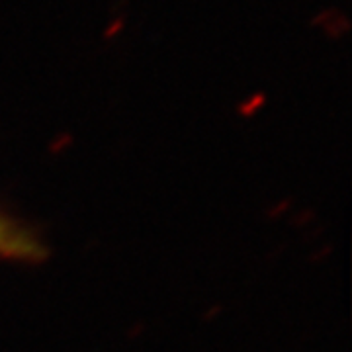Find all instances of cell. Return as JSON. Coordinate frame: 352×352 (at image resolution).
Here are the masks:
<instances>
[]
</instances>
